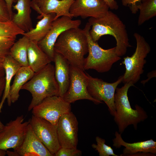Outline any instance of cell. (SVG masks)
<instances>
[{
    "mask_svg": "<svg viewBox=\"0 0 156 156\" xmlns=\"http://www.w3.org/2000/svg\"><path fill=\"white\" fill-rule=\"evenodd\" d=\"M31 1L34 3H36L38 0H31Z\"/></svg>",
    "mask_w": 156,
    "mask_h": 156,
    "instance_id": "39",
    "label": "cell"
},
{
    "mask_svg": "<svg viewBox=\"0 0 156 156\" xmlns=\"http://www.w3.org/2000/svg\"><path fill=\"white\" fill-rule=\"evenodd\" d=\"M29 66L37 73L52 62L48 56L39 47L38 43L29 40L27 48Z\"/></svg>",
    "mask_w": 156,
    "mask_h": 156,
    "instance_id": "21",
    "label": "cell"
},
{
    "mask_svg": "<svg viewBox=\"0 0 156 156\" xmlns=\"http://www.w3.org/2000/svg\"><path fill=\"white\" fill-rule=\"evenodd\" d=\"M6 154V151L0 149V156H4Z\"/></svg>",
    "mask_w": 156,
    "mask_h": 156,
    "instance_id": "38",
    "label": "cell"
},
{
    "mask_svg": "<svg viewBox=\"0 0 156 156\" xmlns=\"http://www.w3.org/2000/svg\"><path fill=\"white\" fill-rule=\"evenodd\" d=\"M55 16V14L53 13L39 16L38 18L41 19L37 22L36 27L24 32L22 35L26 36L29 40L38 43L47 34Z\"/></svg>",
    "mask_w": 156,
    "mask_h": 156,
    "instance_id": "22",
    "label": "cell"
},
{
    "mask_svg": "<svg viewBox=\"0 0 156 156\" xmlns=\"http://www.w3.org/2000/svg\"><path fill=\"white\" fill-rule=\"evenodd\" d=\"M72 18L62 16L54 20L46 36L38 43L39 47L49 58L52 62L54 60V46L60 35L64 31L72 28L79 27L81 21L73 20Z\"/></svg>",
    "mask_w": 156,
    "mask_h": 156,
    "instance_id": "9",
    "label": "cell"
},
{
    "mask_svg": "<svg viewBox=\"0 0 156 156\" xmlns=\"http://www.w3.org/2000/svg\"><path fill=\"white\" fill-rule=\"evenodd\" d=\"M96 141L97 144H93L92 145V146L97 151L99 156H118L114 153L113 149L110 146L105 144V139L96 136Z\"/></svg>",
    "mask_w": 156,
    "mask_h": 156,
    "instance_id": "28",
    "label": "cell"
},
{
    "mask_svg": "<svg viewBox=\"0 0 156 156\" xmlns=\"http://www.w3.org/2000/svg\"><path fill=\"white\" fill-rule=\"evenodd\" d=\"M74 0H38L35 6V10L41 15L55 13L54 20L62 16L73 18L69 12Z\"/></svg>",
    "mask_w": 156,
    "mask_h": 156,
    "instance_id": "17",
    "label": "cell"
},
{
    "mask_svg": "<svg viewBox=\"0 0 156 156\" xmlns=\"http://www.w3.org/2000/svg\"><path fill=\"white\" fill-rule=\"evenodd\" d=\"M81 155V151L77 148L61 147L55 154L54 156H80Z\"/></svg>",
    "mask_w": 156,
    "mask_h": 156,
    "instance_id": "29",
    "label": "cell"
},
{
    "mask_svg": "<svg viewBox=\"0 0 156 156\" xmlns=\"http://www.w3.org/2000/svg\"><path fill=\"white\" fill-rule=\"evenodd\" d=\"M5 71L3 68L0 69V78L4 76Z\"/></svg>",
    "mask_w": 156,
    "mask_h": 156,
    "instance_id": "36",
    "label": "cell"
},
{
    "mask_svg": "<svg viewBox=\"0 0 156 156\" xmlns=\"http://www.w3.org/2000/svg\"><path fill=\"white\" fill-rule=\"evenodd\" d=\"M35 73L30 67L21 66L15 75L12 85L10 86L7 99L8 105L17 101L19 97V92L23 86L33 77Z\"/></svg>",
    "mask_w": 156,
    "mask_h": 156,
    "instance_id": "20",
    "label": "cell"
},
{
    "mask_svg": "<svg viewBox=\"0 0 156 156\" xmlns=\"http://www.w3.org/2000/svg\"><path fill=\"white\" fill-rule=\"evenodd\" d=\"M88 23L92 27L89 33L93 41L97 42L105 35H109L114 38L116 42V52L119 56L124 55L127 48L131 47L129 42L125 25L112 12L109 10L106 15L102 17L90 18Z\"/></svg>",
    "mask_w": 156,
    "mask_h": 156,
    "instance_id": "1",
    "label": "cell"
},
{
    "mask_svg": "<svg viewBox=\"0 0 156 156\" xmlns=\"http://www.w3.org/2000/svg\"><path fill=\"white\" fill-rule=\"evenodd\" d=\"M108 5L109 8L112 10H117L118 5L116 1L114 0H103Z\"/></svg>",
    "mask_w": 156,
    "mask_h": 156,
    "instance_id": "33",
    "label": "cell"
},
{
    "mask_svg": "<svg viewBox=\"0 0 156 156\" xmlns=\"http://www.w3.org/2000/svg\"><path fill=\"white\" fill-rule=\"evenodd\" d=\"M12 20L4 0H0V21L7 22Z\"/></svg>",
    "mask_w": 156,
    "mask_h": 156,
    "instance_id": "30",
    "label": "cell"
},
{
    "mask_svg": "<svg viewBox=\"0 0 156 156\" xmlns=\"http://www.w3.org/2000/svg\"><path fill=\"white\" fill-rule=\"evenodd\" d=\"M53 62L55 77L59 88V96L63 97L69 86L70 64L61 55L55 52Z\"/></svg>",
    "mask_w": 156,
    "mask_h": 156,
    "instance_id": "18",
    "label": "cell"
},
{
    "mask_svg": "<svg viewBox=\"0 0 156 156\" xmlns=\"http://www.w3.org/2000/svg\"><path fill=\"white\" fill-rule=\"evenodd\" d=\"M6 151L10 156H53L34 133L29 124L21 145L13 151Z\"/></svg>",
    "mask_w": 156,
    "mask_h": 156,
    "instance_id": "14",
    "label": "cell"
},
{
    "mask_svg": "<svg viewBox=\"0 0 156 156\" xmlns=\"http://www.w3.org/2000/svg\"><path fill=\"white\" fill-rule=\"evenodd\" d=\"M31 0H18L16 3L12 7L17 13L13 14L12 21L25 32L33 28L31 17Z\"/></svg>",
    "mask_w": 156,
    "mask_h": 156,
    "instance_id": "19",
    "label": "cell"
},
{
    "mask_svg": "<svg viewBox=\"0 0 156 156\" xmlns=\"http://www.w3.org/2000/svg\"><path fill=\"white\" fill-rule=\"evenodd\" d=\"M25 32L17 27L11 20L7 22L0 21V36L16 38Z\"/></svg>",
    "mask_w": 156,
    "mask_h": 156,
    "instance_id": "26",
    "label": "cell"
},
{
    "mask_svg": "<svg viewBox=\"0 0 156 156\" xmlns=\"http://www.w3.org/2000/svg\"><path fill=\"white\" fill-rule=\"evenodd\" d=\"M91 27L88 22L83 29L87 38L88 53V56L85 58L83 69H94L100 73L108 72L113 64L121 58L116 53L115 47L104 49L99 45L97 42L93 41L89 33Z\"/></svg>",
    "mask_w": 156,
    "mask_h": 156,
    "instance_id": "5",
    "label": "cell"
},
{
    "mask_svg": "<svg viewBox=\"0 0 156 156\" xmlns=\"http://www.w3.org/2000/svg\"><path fill=\"white\" fill-rule=\"evenodd\" d=\"M55 52L61 55L70 65L84 70V56L88 53L87 37L84 29L72 28L63 32L54 46Z\"/></svg>",
    "mask_w": 156,
    "mask_h": 156,
    "instance_id": "2",
    "label": "cell"
},
{
    "mask_svg": "<svg viewBox=\"0 0 156 156\" xmlns=\"http://www.w3.org/2000/svg\"><path fill=\"white\" fill-rule=\"evenodd\" d=\"M139 10L138 23L140 26L156 16V0H142Z\"/></svg>",
    "mask_w": 156,
    "mask_h": 156,
    "instance_id": "25",
    "label": "cell"
},
{
    "mask_svg": "<svg viewBox=\"0 0 156 156\" xmlns=\"http://www.w3.org/2000/svg\"><path fill=\"white\" fill-rule=\"evenodd\" d=\"M16 39V38L0 36V69L3 68L5 60L10 55V49Z\"/></svg>",
    "mask_w": 156,
    "mask_h": 156,
    "instance_id": "27",
    "label": "cell"
},
{
    "mask_svg": "<svg viewBox=\"0 0 156 156\" xmlns=\"http://www.w3.org/2000/svg\"><path fill=\"white\" fill-rule=\"evenodd\" d=\"M84 71L70 64L69 86L63 98L70 104L82 99L88 100L96 104L102 103V102L93 98L88 92L87 73H85Z\"/></svg>",
    "mask_w": 156,
    "mask_h": 156,
    "instance_id": "7",
    "label": "cell"
},
{
    "mask_svg": "<svg viewBox=\"0 0 156 156\" xmlns=\"http://www.w3.org/2000/svg\"><path fill=\"white\" fill-rule=\"evenodd\" d=\"M134 86L131 82L124 83L120 88H117L114 94L115 113L114 120L118 126V132L121 134L128 126L133 125L137 130V125L148 118L146 111L138 105L135 109L131 107L127 93L129 88Z\"/></svg>",
    "mask_w": 156,
    "mask_h": 156,
    "instance_id": "3",
    "label": "cell"
},
{
    "mask_svg": "<svg viewBox=\"0 0 156 156\" xmlns=\"http://www.w3.org/2000/svg\"><path fill=\"white\" fill-rule=\"evenodd\" d=\"M21 67L20 65L10 55L5 58L3 65L5 74V85L3 96L0 103V113L8 94L12 79Z\"/></svg>",
    "mask_w": 156,
    "mask_h": 156,
    "instance_id": "24",
    "label": "cell"
},
{
    "mask_svg": "<svg viewBox=\"0 0 156 156\" xmlns=\"http://www.w3.org/2000/svg\"><path fill=\"white\" fill-rule=\"evenodd\" d=\"M21 89L28 91L32 95V99L28 107V111L32 110L45 99L59 96V88L55 77L54 65L50 63L39 71L35 73Z\"/></svg>",
    "mask_w": 156,
    "mask_h": 156,
    "instance_id": "4",
    "label": "cell"
},
{
    "mask_svg": "<svg viewBox=\"0 0 156 156\" xmlns=\"http://www.w3.org/2000/svg\"><path fill=\"white\" fill-rule=\"evenodd\" d=\"M78 124L76 116L71 111L60 118L56 126L61 147L77 148Z\"/></svg>",
    "mask_w": 156,
    "mask_h": 156,
    "instance_id": "13",
    "label": "cell"
},
{
    "mask_svg": "<svg viewBox=\"0 0 156 156\" xmlns=\"http://www.w3.org/2000/svg\"><path fill=\"white\" fill-rule=\"evenodd\" d=\"M115 137L113 139V146L116 148H119L121 146L125 148L123 151V153L120 156H132L139 153H151L156 154V142L152 139L145 141L128 143L125 142L122 139L121 134L116 131Z\"/></svg>",
    "mask_w": 156,
    "mask_h": 156,
    "instance_id": "16",
    "label": "cell"
},
{
    "mask_svg": "<svg viewBox=\"0 0 156 156\" xmlns=\"http://www.w3.org/2000/svg\"><path fill=\"white\" fill-rule=\"evenodd\" d=\"M29 40L23 36L15 42L11 47L10 55L21 66H29L27 58V48Z\"/></svg>",
    "mask_w": 156,
    "mask_h": 156,
    "instance_id": "23",
    "label": "cell"
},
{
    "mask_svg": "<svg viewBox=\"0 0 156 156\" xmlns=\"http://www.w3.org/2000/svg\"><path fill=\"white\" fill-rule=\"evenodd\" d=\"M71 104L59 96L47 97L32 109L33 115L56 125L60 118L71 111Z\"/></svg>",
    "mask_w": 156,
    "mask_h": 156,
    "instance_id": "8",
    "label": "cell"
},
{
    "mask_svg": "<svg viewBox=\"0 0 156 156\" xmlns=\"http://www.w3.org/2000/svg\"><path fill=\"white\" fill-rule=\"evenodd\" d=\"M5 85V79L3 77L0 78V92L4 90Z\"/></svg>",
    "mask_w": 156,
    "mask_h": 156,
    "instance_id": "34",
    "label": "cell"
},
{
    "mask_svg": "<svg viewBox=\"0 0 156 156\" xmlns=\"http://www.w3.org/2000/svg\"><path fill=\"white\" fill-rule=\"evenodd\" d=\"M2 92H0V97L2 94ZM5 125L1 122L0 120V131L2 130L4 127Z\"/></svg>",
    "mask_w": 156,
    "mask_h": 156,
    "instance_id": "37",
    "label": "cell"
},
{
    "mask_svg": "<svg viewBox=\"0 0 156 156\" xmlns=\"http://www.w3.org/2000/svg\"><path fill=\"white\" fill-rule=\"evenodd\" d=\"M109 8L103 0H74L69 12L73 17L97 18L105 16Z\"/></svg>",
    "mask_w": 156,
    "mask_h": 156,
    "instance_id": "15",
    "label": "cell"
},
{
    "mask_svg": "<svg viewBox=\"0 0 156 156\" xmlns=\"http://www.w3.org/2000/svg\"><path fill=\"white\" fill-rule=\"evenodd\" d=\"M150 77H149L147 79L144 81H141V83L144 84V85L146 83V82H147L149 79H150L151 78H152V77H156V71L155 70H154L153 71L151 72H150Z\"/></svg>",
    "mask_w": 156,
    "mask_h": 156,
    "instance_id": "35",
    "label": "cell"
},
{
    "mask_svg": "<svg viewBox=\"0 0 156 156\" xmlns=\"http://www.w3.org/2000/svg\"><path fill=\"white\" fill-rule=\"evenodd\" d=\"M133 36L136 42L135 52L131 56L124 57L122 62L126 69L122 75L124 83L131 82L134 84L139 81L144 72L145 58L151 50L150 45L143 36L137 33H134Z\"/></svg>",
    "mask_w": 156,
    "mask_h": 156,
    "instance_id": "6",
    "label": "cell"
},
{
    "mask_svg": "<svg viewBox=\"0 0 156 156\" xmlns=\"http://www.w3.org/2000/svg\"><path fill=\"white\" fill-rule=\"evenodd\" d=\"M142 0H122V4L129 7L131 13L135 14L139 10V6Z\"/></svg>",
    "mask_w": 156,
    "mask_h": 156,
    "instance_id": "31",
    "label": "cell"
},
{
    "mask_svg": "<svg viewBox=\"0 0 156 156\" xmlns=\"http://www.w3.org/2000/svg\"><path fill=\"white\" fill-rule=\"evenodd\" d=\"M88 83L87 90L94 99L104 101L107 105L111 114L114 116L115 113L114 94L116 88L122 82V75L112 83H109L97 78L93 77L87 74Z\"/></svg>",
    "mask_w": 156,
    "mask_h": 156,
    "instance_id": "10",
    "label": "cell"
},
{
    "mask_svg": "<svg viewBox=\"0 0 156 156\" xmlns=\"http://www.w3.org/2000/svg\"><path fill=\"white\" fill-rule=\"evenodd\" d=\"M29 121L34 133L51 153L54 156L61 147L58 139L56 125L33 115Z\"/></svg>",
    "mask_w": 156,
    "mask_h": 156,
    "instance_id": "12",
    "label": "cell"
},
{
    "mask_svg": "<svg viewBox=\"0 0 156 156\" xmlns=\"http://www.w3.org/2000/svg\"><path fill=\"white\" fill-rule=\"evenodd\" d=\"M18 0H4L6 4L10 16L12 19L13 14L12 11L13 4Z\"/></svg>",
    "mask_w": 156,
    "mask_h": 156,
    "instance_id": "32",
    "label": "cell"
},
{
    "mask_svg": "<svg viewBox=\"0 0 156 156\" xmlns=\"http://www.w3.org/2000/svg\"><path fill=\"white\" fill-rule=\"evenodd\" d=\"M23 115L7 123L0 131V149H14L22 143L29 124V120L24 122Z\"/></svg>",
    "mask_w": 156,
    "mask_h": 156,
    "instance_id": "11",
    "label": "cell"
}]
</instances>
